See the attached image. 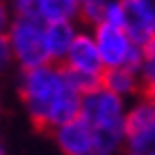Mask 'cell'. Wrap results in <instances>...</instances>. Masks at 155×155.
<instances>
[{"label": "cell", "mask_w": 155, "mask_h": 155, "mask_svg": "<svg viewBox=\"0 0 155 155\" xmlns=\"http://www.w3.org/2000/svg\"><path fill=\"white\" fill-rule=\"evenodd\" d=\"M11 62H13V55H11L9 42H7V36L0 33V73H5Z\"/></svg>", "instance_id": "obj_17"}, {"label": "cell", "mask_w": 155, "mask_h": 155, "mask_svg": "<svg viewBox=\"0 0 155 155\" xmlns=\"http://www.w3.org/2000/svg\"><path fill=\"white\" fill-rule=\"evenodd\" d=\"M122 149L124 155H155V124L129 131Z\"/></svg>", "instance_id": "obj_11"}, {"label": "cell", "mask_w": 155, "mask_h": 155, "mask_svg": "<svg viewBox=\"0 0 155 155\" xmlns=\"http://www.w3.org/2000/svg\"><path fill=\"white\" fill-rule=\"evenodd\" d=\"M11 25V11H9V5L5 0H0V33H7Z\"/></svg>", "instance_id": "obj_18"}, {"label": "cell", "mask_w": 155, "mask_h": 155, "mask_svg": "<svg viewBox=\"0 0 155 155\" xmlns=\"http://www.w3.org/2000/svg\"><path fill=\"white\" fill-rule=\"evenodd\" d=\"M20 95L33 124L53 131L80 115V93L62 64L47 62L27 69L20 78Z\"/></svg>", "instance_id": "obj_1"}, {"label": "cell", "mask_w": 155, "mask_h": 155, "mask_svg": "<svg viewBox=\"0 0 155 155\" xmlns=\"http://www.w3.org/2000/svg\"><path fill=\"white\" fill-rule=\"evenodd\" d=\"M38 2L40 0H11L9 2L11 18H40Z\"/></svg>", "instance_id": "obj_16"}, {"label": "cell", "mask_w": 155, "mask_h": 155, "mask_svg": "<svg viewBox=\"0 0 155 155\" xmlns=\"http://www.w3.org/2000/svg\"><path fill=\"white\" fill-rule=\"evenodd\" d=\"M126 109L122 97L100 87L80 95V117L93 129L95 155H115L126 140Z\"/></svg>", "instance_id": "obj_2"}, {"label": "cell", "mask_w": 155, "mask_h": 155, "mask_svg": "<svg viewBox=\"0 0 155 155\" xmlns=\"http://www.w3.org/2000/svg\"><path fill=\"white\" fill-rule=\"evenodd\" d=\"M100 84L122 100H129L142 91V78L131 69H104Z\"/></svg>", "instance_id": "obj_9"}, {"label": "cell", "mask_w": 155, "mask_h": 155, "mask_svg": "<svg viewBox=\"0 0 155 155\" xmlns=\"http://www.w3.org/2000/svg\"><path fill=\"white\" fill-rule=\"evenodd\" d=\"M142 97H144V100H149L153 107H155V78L142 82Z\"/></svg>", "instance_id": "obj_19"}, {"label": "cell", "mask_w": 155, "mask_h": 155, "mask_svg": "<svg viewBox=\"0 0 155 155\" xmlns=\"http://www.w3.org/2000/svg\"><path fill=\"white\" fill-rule=\"evenodd\" d=\"M104 2V0H102ZM102 2H87V5H80V20L82 25H87V29H93L95 25L102 22Z\"/></svg>", "instance_id": "obj_15"}, {"label": "cell", "mask_w": 155, "mask_h": 155, "mask_svg": "<svg viewBox=\"0 0 155 155\" xmlns=\"http://www.w3.org/2000/svg\"><path fill=\"white\" fill-rule=\"evenodd\" d=\"M80 31L78 20H60V22H45V47L49 62L60 64L62 58L67 55L73 38Z\"/></svg>", "instance_id": "obj_8"}, {"label": "cell", "mask_w": 155, "mask_h": 155, "mask_svg": "<svg viewBox=\"0 0 155 155\" xmlns=\"http://www.w3.org/2000/svg\"><path fill=\"white\" fill-rule=\"evenodd\" d=\"M5 36L9 42L13 62L22 71L49 62L45 47V22L40 18H11V25Z\"/></svg>", "instance_id": "obj_3"}, {"label": "cell", "mask_w": 155, "mask_h": 155, "mask_svg": "<svg viewBox=\"0 0 155 155\" xmlns=\"http://www.w3.org/2000/svg\"><path fill=\"white\" fill-rule=\"evenodd\" d=\"M69 73H87V75H102L104 73V64L97 53L95 40L91 36V29H82L78 31V36L73 38L71 47H69L67 55L60 62Z\"/></svg>", "instance_id": "obj_5"}, {"label": "cell", "mask_w": 155, "mask_h": 155, "mask_svg": "<svg viewBox=\"0 0 155 155\" xmlns=\"http://www.w3.org/2000/svg\"><path fill=\"white\" fill-rule=\"evenodd\" d=\"M0 155H5V146H2V140H0Z\"/></svg>", "instance_id": "obj_21"}, {"label": "cell", "mask_w": 155, "mask_h": 155, "mask_svg": "<svg viewBox=\"0 0 155 155\" xmlns=\"http://www.w3.org/2000/svg\"><path fill=\"white\" fill-rule=\"evenodd\" d=\"M51 135L64 155H95L93 129L80 115L71 122H64L58 129H53Z\"/></svg>", "instance_id": "obj_6"}, {"label": "cell", "mask_w": 155, "mask_h": 155, "mask_svg": "<svg viewBox=\"0 0 155 155\" xmlns=\"http://www.w3.org/2000/svg\"><path fill=\"white\" fill-rule=\"evenodd\" d=\"M151 124H155V107L149 100L140 97L126 109V133L144 129V126H151Z\"/></svg>", "instance_id": "obj_12"}, {"label": "cell", "mask_w": 155, "mask_h": 155, "mask_svg": "<svg viewBox=\"0 0 155 155\" xmlns=\"http://www.w3.org/2000/svg\"><path fill=\"white\" fill-rule=\"evenodd\" d=\"M140 78H142V82L155 78V36L142 45V64H140Z\"/></svg>", "instance_id": "obj_13"}, {"label": "cell", "mask_w": 155, "mask_h": 155, "mask_svg": "<svg viewBox=\"0 0 155 155\" xmlns=\"http://www.w3.org/2000/svg\"><path fill=\"white\" fill-rule=\"evenodd\" d=\"M38 16L42 22L78 20V16H80V2L78 0H40Z\"/></svg>", "instance_id": "obj_10"}, {"label": "cell", "mask_w": 155, "mask_h": 155, "mask_svg": "<svg viewBox=\"0 0 155 155\" xmlns=\"http://www.w3.org/2000/svg\"><path fill=\"white\" fill-rule=\"evenodd\" d=\"M97 53L104 69H131L140 73L142 64V45H137L122 27L113 25H95L91 29Z\"/></svg>", "instance_id": "obj_4"}, {"label": "cell", "mask_w": 155, "mask_h": 155, "mask_svg": "<svg viewBox=\"0 0 155 155\" xmlns=\"http://www.w3.org/2000/svg\"><path fill=\"white\" fill-rule=\"evenodd\" d=\"M80 5H87V2H102V0H78Z\"/></svg>", "instance_id": "obj_20"}, {"label": "cell", "mask_w": 155, "mask_h": 155, "mask_svg": "<svg viewBox=\"0 0 155 155\" xmlns=\"http://www.w3.org/2000/svg\"><path fill=\"white\" fill-rule=\"evenodd\" d=\"M102 22L113 25V27H122V22H124L122 0H104L102 2Z\"/></svg>", "instance_id": "obj_14"}, {"label": "cell", "mask_w": 155, "mask_h": 155, "mask_svg": "<svg viewBox=\"0 0 155 155\" xmlns=\"http://www.w3.org/2000/svg\"><path fill=\"white\" fill-rule=\"evenodd\" d=\"M124 22L122 29L137 42L144 45L155 36V0H122Z\"/></svg>", "instance_id": "obj_7"}]
</instances>
